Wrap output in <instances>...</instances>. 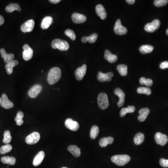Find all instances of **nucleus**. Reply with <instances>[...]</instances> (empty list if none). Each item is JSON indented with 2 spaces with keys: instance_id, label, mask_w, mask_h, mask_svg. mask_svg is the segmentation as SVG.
Segmentation results:
<instances>
[{
  "instance_id": "f257e3e1",
  "label": "nucleus",
  "mask_w": 168,
  "mask_h": 168,
  "mask_svg": "<svg viewBox=\"0 0 168 168\" xmlns=\"http://www.w3.org/2000/svg\"><path fill=\"white\" fill-rule=\"evenodd\" d=\"M61 71L58 67H53L50 70L48 75L47 81L50 85H52L59 80L61 77Z\"/></svg>"
},
{
  "instance_id": "f03ea898",
  "label": "nucleus",
  "mask_w": 168,
  "mask_h": 168,
  "mask_svg": "<svg viewBox=\"0 0 168 168\" xmlns=\"http://www.w3.org/2000/svg\"><path fill=\"white\" fill-rule=\"evenodd\" d=\"M130 160V157L127 154L113 155L111 158L112 162L115 163L117 165L120 166L126 165Z\"/></svg>"
},
{
  "instance_id": "7ed1b4c3",
  "label": "nucleus",
  "mask_w": 168,
  "mask_h": 168,
  "mask_svg": "<svg viewBox=\"0 0 168 168\" xmlns=\"http://www.w3.org/2000/svg\"><path fill=\"white\" fill-rule=\"evenodd\" d=\"M52 47L54 49H58L61 51H66L69 48V44L64 40L55 39L52 42Z\"/></svg>"
},
{
  "instance_id": "20e7f679",
  "label": "nucleus",
  "mask_w": 168,
  "mask_h": 168,
  "mask_svg": "<svg viewBox=\"0 0 168 168\" xmlns=\"http://www.w3.org/2000/svg\"><path fill=\"white\" fill-rule=\"evenodd\" d=\"M98 103L101 109H106L109 106V101L107 94L104 92L99 94L98 97Z\"/></svg>"
},
{
  "instance_id": "39448f33",
  "label": "nucleus",
  "mask_w": 168,
  "mask_h": 168,
  "mask_svg": "<svg viewBox=\"0 0 168 168\" xmlns=\"http://www.w3.org/2000/svg\"><path fill=\"white\" fill-rule=\"evenodd\" d=\"M160 25V21L158 19H155L150 23L146 24L144 27V29L148 32H154L159 28Z\"/></svg>"
},
{
  "instance_id": "423d86ee",
  "label": "nucleus",
  "mask_w": 168,
  "mask_h": 168,
  "mask_svg": "<svg viewBox=\"0 0 168 168\" xmlns=\"http://www.w3.org/2000/svg\"><path fill=\"white\" fill-rule=\"evenodd\" d=\"M40 135L39 133L34 132L28 135L25 139V142L29 145L35 144L39 142Z\"/></svg>"
},
{
  "instance_id": "0eeeda50",
  "label": "nucleus",
  "mask_w": 168,
  "mask_h": 168,
  "mask_svg": "<svg viewBox=\"0 0 168 168\" xmlns=\"http://www.w3.org/2000/svg\"><path fill=\"white\" fill-rule=\"evenodd\" d=\"M113 30L115 33L119 35H125L128 32L127 28L122 25L120 19H118L116 22Z\"/></svg>"
},
{
  "instance_id": "6e6552de",
  "label": "nucleus",
  "mask_w": 168,
  "mask_h": 168,
  "mask_svg": "<svg viewBox=\"0 0 168 168\" xmlns=\"http://www.w3.org/2000/svg\"><path fill=\"white\" fill-rule=\"evenodd\" d=\"M154 139L157 144L163 146L166 145L168 142V138L165 134L158 132L155 134Z\"/></svg>"
},
{
  "instance_id": "1a4fd4ad",
  "label": "nucleus",
  "mask_w": 168,
  "mask_h": 168,
  "mask_svg": "<svg viewBox=\"0 0 168 168\" xmlns=\"http://www.w3.org/2000/svg\"><path fill=\"white\" fill-rule=\"evenodd\" d=\"M35 25L34 21L32 19L28 20L21 25V29L24 33L31 32L33 30Z\"/></svg>"
},
{
  "instance_id": "9d476101",
  "label": "nucleus",
  "mask_w": 168,
  "mask_h": 168,
  "mask_svg": "<svg viewBox=\"0 0 168 168\" xmlns=\"http://www.w3.org/2000/svg\"><path fill=\"white\" fill-rule=\"evenodd\" d=\"M0 105L2 107L5 109H10L14 107V104L8 98L7 95L6 94H2L1 97Z\"/></svg>"
},
{
  "instance_id": "9b49d317",
  "label": "nucleus",
  "mask_w": 168,
  "mask_h": 168,
  "mask_svg": "<svg viewBox=\"0 0 168 168\" xmlns=\"http://www.w3.org/2000/svg\"><path fill=\"white\" fill-rule=\"evenodd\" d=\"M23 51L22 57L25 61H28L32 59L33 54V50L28 44H25L23 46Z\"/></svg>"
},
{
  "instance_id": "f8f14e48",
  "label": "nucleus",
  "mask_w": 168,
  "mask_h": 168,
  "mask_svg": "<svg viewBox=\"0 0 168 168\" xmlns=\"http://www.w3.org/2000/svg\"><path fill=\"white\" fill-rule=\"evenodd\" d=\"M42 89V86L37 84L33 86L28 92V95L31 98H35L38 95Z\"/></svg>"
},
{
  "instance_id": "ddd939ff",
  "label": "nucleus",
  "mask_w": 168,
  "mask_h": 168,
  "mask_svg": "<svg viewBox=\"0 0 168 168\" xmlns=\"http://www.w3.org/2000/svg\"><path fill=\"white\" fill-rule=\"evenodd\" d=\"M87 66L86 64H84L81 67H79L75 71L76 78L79 81H80L84 78L86 74Z\"/></svg>"
},
{
  "instance_id": "4468645a",
  "label": "nucleus",
  "mask_w": 168,
  "mask_h": 168,
  "mask_svg": "<svg viewBox=\"0 0 168 168\" xmlns=\"http://www.w3.org/2000/svg\"><path fill=\"white\" fill-rule=\"evenodd\" d=\"M65 126L66 127L70 130L76 131L79 129L80 126H79V123L78 122L74 121L73 119L70 118L66 119L65 121Z\"/></svg>"
},
{
  "instance_id": "2eb2a0df",
  "label": "nucleus",
  "mask_w": 168,
  "mask_h": 168,
  "mask_svg": "<svg viewBox=\"0 0 168 168\" xmlns=\"http://www.w3.org/2000/svg\"><path fill=\"white\" fill-rule=\"evenodd\" d=\"M114 93L116 95L119 97V100L118 102V106L122 107L125 102V94L123 91L119 88H116L114 91Z\"/></svg>"
},
{
  "instance_id": "dca6fc26",
  "label": "nucleus",
  "mask_w": 168,
  "mask_h": 168,
  "mask_svg": "<svg viewBox=\"0 0 168 168\" xmlns=\"http://www.w3.org/2000/svg\"><path fill=\"white\" fill-rule=\"evenodd\" d=\"M113 74L112 73H108L107 74H103L102 72L99 71L97 75V79L100 82L107 81L109 82L111 80L112 78L113 77Z\"/></svg>"
},
{
  "instance_id": "f3484780",
  "label": "nucleus",
  "mask_w": 168,
  "mask_h": 168,
  "mask_svg": "<svg viewBox=\"0 0 168 168\" xmlns=\"http://www.w3.org/2000/svg\"><path fill=\"white\" fill-rule=\"evenodd\" d=\"M71 18L73 22L77 24L83 23L85 22L86 20V17L85 16L77 13H74L71 16Z\"/></svg>"
},
{
  "instance_id": "a211bd4d",
  "label": "nucleus",
  "mask_w": 168,
  "mask_h": 168,
  "mask_svg": "<svg viewBox=\"0 0 168 168\" xmlns=\"http://www.w3.org/2000/svg\"><path fill=\"white\" fill-rule=\"evenodd\" d=\"M95 11L97 15H98L101 19L104 20L106 18L107 14H106L105 8L102 5L99 4L98 5L96 6L95 8Z\"/></svg>"
},
{
  "instance_id": "6ab92c4d",
  "label": "nucleus",
  "mask_w": 168,
  "mask_h": 168,
  "mask_svg": "<svg viewBox=\"0 0 168 168\" xmlns=\"http://www.w3.org/2000/svg\"><path fill=\"white\" fill-rule=\"evenodd\" d=\"M0 54L1 55L2 58H3L5 63H8L11 60H14L15 57L13 54H8L6 52L4 48L0 49Z\"/></svg>"
},
{
  "instance_id": "aec40b11",
  "label": "nucleus",
  "mask_w": 168,
  "mask_h": 168,
  "mask_svg": "<svg viewBox=\"0 0 168 168\" xmlns=\"http://www.w3.org/2000/svg\"><path fill=\"white\" fill-rule=\"evenodd\" d=\"M44 157H45V153L43 151L39 152L34 158L33 162L34 166H39L43 161Z\"/></svg>"
},
{
  "instance_id": "412c9836",
  "label": "nucleus",
  "mask_w": 168,
  "mask_h": 168,
  "mask_svg": "<svg viewBox=\"0 0 168 168\" xmlns=\"http://www.w3.org/2000/svg\"><path fill=\"white\" fill-rule=\"evenodd\" d=\"M150 110L148 108H143L140 109L139 111V113L140 116H139L138 119L141 122H143L146 120L147 116L149 115Z\"/></svg>"
},
{
  "instance_id": "4be33fe9",
  "label": "nucleus",
  "mask_w": 168,
  "mask_h": 168,
  "mask_svg": "<svg viewBox=\"0 0 168 168\" xmlns=\"http://www.w3.org/2000/svg\"><path fill=\"white\" fill-rule=\"evenodd\" d=\"M18 64L19 62L16 60H12L7 63L5 65V68L7 74L9 75L11 74L13 71V67Z\"/></svg>"
},
{
  "instance_id": "5701e85b",
  "label": "nucleus",
  "mask_w": 168,
  "mask_h": 168,
  "mask_svg": "<svg viewBox=\"0 0 168 168\" xmlns=\"http://www.w3.org/2000/svg\"><path fill=\"white\" fill-rule=\"evenodd\" d=\"M104 58L105 59L108 61L109 63H113L116 62L117 60V56L115 55L112 54L109 50H105Z\"/></svg>"
},
{
  "instance_id": "b1692460",
  "label": "nucleus",
  "mask_w": 168,
  "mask_h": 168,
  "mask_svg": "<svg viewBox=\"0 0 168 168\" xmlns=\"http://www.w3.org/2000/svg\"><path fill=\"white\" fill-rule=\"evenodd\" d=\"M67 149L75 158H79L81 154L80 149L76 145H70L68 147Z\"/></svg>"
},
{
  "instance_id": "393cba45",
  "label": "nucleus",
  "mask_w": 168,
  "mask_h": 168,
  "mask_svg": "<svg viewBox=\"0 0 168 168\" xmlns=\"http://www.w3.org/2000/svg\"><path fill=\"white\" fill-rule=\"evenodd\" d=\"M114 139L112 137H107L103 138L100 139L99 141V144L100 147L105 148L107 146L108 144H111L113 143Z\"/></svg>"
},
{
  "instance_id": "a878e982",
  "label": "nucleus",
  "mask_w": 168,
  "mask_h": 168,
  "mask_svg": "<svg viewBox=\"0 0 168 168\" xmlns=\"http://www.w3.org/2000/svg\"><path fill=\"white\" fill-rule=\"evenodd\" d=\"M98 38V34L94 33L89 37H83L81 39V41L84 43H86L87 42H89L90 43H94L96 41Z\"/></svg>"
},
{
  "instance_id": "bb28decb",
  "label": "nucleus",
  "mask_w": 168,
  "mask_h": 168,
  "mask_svg": "<svg viewBox=\"0 0 168 168\" xmlns=\"http://www.w3.org/2000/svg\"><path fill=\"white\" fill-rule=\"evenodd\" d=\"M53 19L51 16H46L44 18L41 23V26L43 29H47L52 23Z\"/></svg>"
},
{
  "instance_id": "cd10ccee",
  "label": "nucleus",
  "mask_w": 168,
  "mask_h": 168,
  "mask_svg": "<svg viewBox=\"0 0 168 168\" xmlns=\"http://www.w3.org/2000/svg\"><path fill=\"white\" fill-rule=\"evenodd\" d=\"M5 10L8 13H12L15 10L21 11V8L17 3H10L6 7Z\"/></svg>"
},
{
  "instance_id": "c85d7f7f",
  "label": "nucleus",
  "mask_w": 168,
  "mask_h": 168,
  "mask_svg": "<svg viewBox=\"0 0 168 168\" xmlns=\"http://www.w3.org/2000/svg\"><path fill=\"white\" fill-rule=\"evenodd\" d=\"M154 50V47L150 45H143L140 47L139 49L140 52L143 54L150 53L152 52Z\"/></svg>"
},
{
  "instance_id": "c756f323",
  "label": "nucleus",
  "mask_w": 168,
  "mask_h": 168,
  "mask_svg": "<svg viewBox=\"0 0 168 168\" xmlns=\"http://www.w3.org/2000/svg\"><path fill=\"white\" fill-rule=\"evenodd\" d=\"M144 139H145V137H144V134L142 133H138L136 134V136H134V141L136 145H139L144 142Z\"/></svg>"
},
{
  "instance_id": "7c9ffc66",
  "label": "nucleus",
  "mask_w": 168,
  "mask_h": 168,
  "mask_svg": "<svg viewBox=\"0 0 168 168\" xmlns=\"http://www.w3.org/2000/svg\"><path fill=\"white\" fill-rule=\"evenodd\" d=\"M136 110V108L133 106H129L127 108H123L120 111V116L122 117H124L128 113H132Z\"/></svg>"
},
{
  "instance_id": "2f4dec72",
  "label": "nucleus",
  "mask_w": 168,
  "mask_h": 168,
  "mask_svg": "<svg viewBox=\"0 0 168 168\" xmlns=\"http://www.w3.org/2000/svg\"><path fill=\"white\" fill-rule=\"evenodd\" d=\"M1 162L4 164L14 165L16 164V159L14 157H3L1 158Z\"/></svg>"
},
{
  "instance_id": "473e14b6",
  "label": "nucleus",
  "mask_w": 168,
  "mask_h": 168,
  "mask_svg": "<svg viewBox=\"0 0 168 168\" xmlns=\"http://www.w3.org/2000/svg\"><path fill=\"white\" fill-rule=\"evenodd\" d=\"M24 117V113L22 111H18L17 113L16 116L15 118V121L17 126H20L22 125L23 123V118Z\"/></svg>"
},
{
  "instance_id": "72a5a7b5",
  "label": "nucleus",
  "mask_w": 168,
  "mask_h": 168,
  "mask_svg": "<svg viewBox=\"0 0 168 168\" xmlns=\"http://www.w3.org/2000/svg\"><path fill=\"white\" fill-rule=\"evenodd\" d=\"M117 70L121 75L125 76L128 74V67L125 64H120L117 67Z\"/></svg>"
},
{
  "instance_id": "f704fd0d",
  "label": "nucleus",
  "mask_w": 168,
  "mask_h": 168,
  "mask_svg": "<svg viewBox=\"0 0 168 168\" xmlns=\"http://www.w3.org/2000/svg\"><path fill=\"white\" fill-rule=\"evenodd\" d=\"M99 133V128L98 126L94 125L92 127L91 129L90 135L91 138L92 139H95L98 136Z\"/></svg>"
},
{
  "instance_id": "c9c22d12",
  "label": "nucleus",
  "mask_w": 168,
  "mask_h": 168,
  "mask_svg": "<svg viewBox=\"0 0 168 168\" xmlns=\"http://www.w3.org/2000/svg\"><path fill=\"white\" fill-rule=\"evenodd\" d=\"M139 82L142 85H145L146 86H148V87L152 86L153 84L152 80L149 79H147L144 77H142V78H140V80H139Z\"/></svg>"
},
{
  "instance_id": "e433bc0d",
  "label": "nucleus",
  "mask_w": 168,
  "mask_h": 168,
  "mask_svg": "<svg viewBox=\"0 0 168 168\" xmlns=\"http://www.w3.org/2000/svg\"><path fill=\"white\" fill-rule=\"evenodd\" d=\"M138 94H145L147 95H149L151 94V90L148 87H139L137 90Z\"/></svg>"
},
{
  "instance_id": "4c0bfd02",
  "label": "nucleus",
  "mask_w": 168,
  "mask_h": 168,
  "mask_svg": "<svg viewBox=\"0 0 168 168\" xmlns=\"http://www.w3.org/2000/svg\"><path fill=\"white\" fill-rule=\"evenodd\" d=\"M11 140L12 137L11 136L10 132L8 130H6L4 132L3 142L5 144H8L10 142Z\"/></svg>"
},
{
  "instance_id": "58836bf2",
  "label": "nucleus",
  "mask_w": 168,
  "mask_h": 168,
  "mask_svg": "<svg viewBox=\"0 0 168 168\" xmlns=\"http://www.w3.org/2000/svg\"><path fill=\"white\" fill-rule=\"evenodd\" d=\"M12 149V147L10 144H6L4 145L0 148V153L1 154H5L9 152Z\"/></svg>"
},
{
  "instance_id": "ea45409f",
  "label": "nucleus",
  "mask_w": 168,
  "mask_h": 168,
  "mask_svg": "<svg viewBox=\"0 0 168 168\" xmlns=\"http://www.w3.org/2000/svg\"><path fill=\"white\" fill-rule=\"evenodd\" d=\"M168 3L167 0H155L154 2V4L157 7H161L166 5Z\"/></svg>"
},
{
  "instance_id": "a19ab883",
  "label": "nucleus",
  "mask_w": 168,
  "mask_h": 168,
  "mask_svg": "<svg viewBox=\"0 0 168 168\" xmlns=\"http://www.w3.org/2000/svg\"><path fill=\"white\" fill-rule=\"evenodd\" d=\"M64 33H65V35L66 36L69 37L71 40H73V41L75 40L76 36L73 30L70 29H67L64 32Z\"/></svg>"
},
{
  "instance_id": "79ce46f5",
  "label": "nucleus",
  "mask_w": 168,
  "mask_h": 168,
  "mask_svg": "<svg viewBox=\"0 0 168 168\" xmlns=\"http://www.w3.org/2000/svg\"><path fill=\"white\" fill-rule=\"evenodd\" d=\"M160 164L164 168H168V160L161 158L159 161Z\"/></svg>"
},
{
  "instance_id": "37998d69",
  "label": "nucleus",
  "mask_w": 168,
  "mask_h": 168,
  "mask_svg": "<svg viewBox=\"0 0 168 168\" xmlns=\"http://www.w3.org/2000/svg\"><path fill=\"white\" fill-rule=\"evenodd\" d=\"M160 68L161 69H165L168 68V61H164L161 63L160 65Z\"/></svg>"
},
{
  "instance_id": "c03bdc74",
  "label": "nucleus",
  "mask_w": 168,
  "mask_h": 168,
  "mask_svg": "<svg viewBox=\"0 0 168 168\" xmlns=\"http://www.w3.org/2000/svg\"><path fill=\"white\" fill-rule=\"evenodd\" d=\"M49 2L51 3H53V4H57V3L60 2L61 1L60 0H50Z\"/></svg>"
},
{
  "instance_id": "a18cd8bd",
  "label": "nucleus",
  "mask_w": 168,
  "mask_h": 168,
  "mask_svg": "<svg viewBox=\"0 0 168 168\" xmlns=\"http://www.w3.org/2000/svg\"><path fill=\"white\" fill-rule=\"evenodd\" d=\"M4 22V19L2 16L0 15V26L3 24Z\"/></svg>"
},
{
  "instance_id": "49530a36",
  "label": "nucleus",
  "mask_w": 168,
  "mask_h": 168,
  "mask_svg": "<svg viewBox=\"0 0 168 168\" xmlns=\"http://www.w3.org/2000/svg\"><path fill=\"white\" fill-rule=\"evenodd\" d=\"M126 2L129 4H134V2H136L135 0H127Z\"/></svg>"
},
{
  "instance_id": "de8ad7c7",
  "label": "nucleus",
  "mask_w": 168,
  "mask_h": 168,
  "mask_svg": "<svg viewBox=\"0 0 168 168\" xmlns=\"http://www.w3.org/2000/svg\"><path fill=\"white\" fill-rule=\"evenodd\" d=\"M166 33L167 35H168V28L166 30Z\"/></svg>"
},
{
  "instance_id": "09e8293b",
  "label": "nucleus",
  "mask_w": 168,
  "mask_h": 168,
  "mask_svg": "<svg viewBox=\"0 0 168 168\" xmlns=\"http://www.w3.org/2000/svg\"><path fill=\"white\" fill-rule=\"evenodd\" d=\"M67 168V167H63V168Z\"/></svg>"
},
{
  "instance_id": "8fccbe9b",
  "label": "nucleus",
  "mask_w": 168,
  "mask_h": 168,
  "mask_svg": "<svg viewBox=\"0 0 168 168\" xmlns=\"http://www.w3.org/2000/svg\"><path fill=\"white\" fill-rule=\"evenodd\" d=\"M0 101H1V98H0Z\"/></svg>"
}]
</instances>
